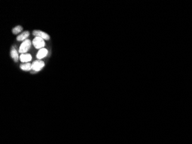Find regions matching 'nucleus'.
<instances>
[{
	"instance_id": "nucleus-10",
	"label": "nucleus",
	"mask_w": 192,
	"mask_h": 144,
	"mask_svg": "<svg viewBox=\"0 0 192 144\" xmlns=\"http://www.w3.org/2000/svg\"><path fill=\"white\" fill-rule=\"evenodd\" d=\"M23 30V27L20 26H17L16 27H15L14 29H12V32L14 34H18V33L21 32Z\"/></svg>"
},
{
	"instance_id": "nucleus-4",
	"label": "nucleus",
	"mask_w": 192,
	"mask_h": 144,
	"mask_svg": "<svg viewBox=\"0 0 192 144\" xmlns=\"http://www.w3.org/2000/svg\"><path fill=\"white\" fill-rule=\"evenodd\" d=\"M33 35L34 36H35V37H39V38H41L43 39L44 40H46V41H48L50 38V36L47 33L44 32L43 31H39V30L33 31Z\"/></svg>"
},
{
	"instance_id": "nucleus-1",
	"label": "nucleus",
	"mask_w": 192,
	"mask_h": 144,
	"mask_svg": "<svg viewBox=\"0 0 192 144\" xmlns=\"http://www.w3.org/2000/svg\"><path fill=\"white\" fill-rule=\"evenodd\" d=\"M30 46H31V42L30 41V40L27 39V40L24 41L20 45V47L19 48V53H21V54H24V53L28 52V50H30Z\"/></svg>"
},
{
	"instance_id": "nucleus-3",
	"label": "nucleus",
	"mask_w": 192,
	"mask_h": 144,
	"mask_svg": "<svg viewBox=\"0 0 192 144\" xmlns=\"http://www.w3.org/2000/svg\"><path fill=\"white\" fill-rule=\"evenodd\" d=\"M45 66V62L42 61H34L32 64V69L38 72L40 71Z\"/></svg>"
},
{
	"instance_id": "nucleus-9",
	"label": "nucleus",
	"mask_w": 192,
	"mask_h": 144,
	"mask_svg": "<svg viewBox=\"0 0 192 144\" xmlns=\"http://www.w3.org/2000/svg\"><path fill=\"white\" fill-rule=\"evenodd\" d=\"M20 68L23 71H28L32 69V65L29 63L23 64L20 65Z\"/></svg>"
},
{
	"instance_id": "nucleus-5",
	"label": "nucleus",
	"mask_w": 192,
	"mask_h": 144,
	"mask_svg": "<svg viewBox=\"0 0 192 144\" xmlns=\"http://www.w3.org/2000/svg\"><path fill=\"white\" fill-rule=\"evenodd\" d=\"M47 54H48L47 50L43 48L42 49H40V50L38 51V53L37 54V58L39 59H42L45 57H46Z\"/></svg>"
},
{
	"instance_id": "nucleus-7",
	"label": "nucleus",
	"mask_w": 192,
	"mask_h": 144,
	"mask_svg": "<svg viewBox=\"0 0 192 144\" xmlns=\"http://www.w3.org/2000/svg\"><path fill=\"white\" fill-rule=\"evenodd\" d=\"M30 35V33L28 31H25L24 32H23L21 34L19 35L17 37V40L18 41H23L25 39H26Z\"/></svg>"
},
{
	"instance_id": "nucleus-6",
	"label": "nucleus",
	"mask_w": 192,
	"mask_h": 144,
	"mask_svg": "<svg viewBox=\"0 0 192 144\" xmlns=\"http://www.w3.org/2000/svg\"><path fill=\"white\" fill-rule=\"evenodd\" d=\"M20 59L22 62H27L31 61L32 56L30 54H22L20 57Z\"/></svg>"
},
{
	"instance_id": "nucleus-2",
	"label": "nucleus",
	"mask_w": 192,
	"mask_h": 144,
	"mask_svg": "<svg viewBox=\"0 0 192 144\" xmlns=\"http://www.w3.org/2000/svg\"><path fill=\"white\" fill-rule=\"evenodd\" d=\"M32 43L34 47L38 49H42L45 46L44 39L39 37H35L33 40Z\"/></svg>"
},
{
	"instance_id": "nucleus-8",
	"label": "nucleus",
	"mask_w": 192,
	"mask_h": 144,
	"mask_svg": "<svg viewBox=\"0 0 192 144\" xmlns=\"http://www.w3.org/2000/svg\"><path fill=\"white\" fill-rule=\"evenodd\" d=\"M11 57L14 59L15 62L18 61V54L17 51L15 49V47H13L12 48L11 51Z\"/></svg>"
}]
</instances>
